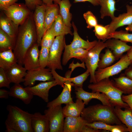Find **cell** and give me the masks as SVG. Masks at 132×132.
<instances>
[{
	"label": "cell",
	"mask_w": 132,
	"mask_h": 132,
	"mask_svg": "<svg viewBox=\"0 0 132 132\" xmlns=\"http://www.w3.org/2000/svg\"><path fill=\"white\" fill-rule=\"evenodd\" d=\"M50 48L41 47L39 51V62L40 67L45 68L47 66L49 58Z\"/></svg>",
	"instance_id": "40"
},
{
	"label": "cell",
	"mask_w": 132,
	"mask_h": 132,
	"mask_svg": "<svg viewBox=\"0 0 132 132\" xmlns=\"http://www.w3.org/2000/svg\"><path fill=\"white\" fill-rule=\"evenodd\" d=\"M76 97L83 101L87 105L92 99H96L99 101L103 105L112 106L108 97L105 94L99 92H89L84 90L82 87H74Z\"/></svg>",
	"instance_id": "11"
},
{
	"label": "cell",
	"mask_w": 132,
	"mask_h": 132,
	"mask_svg": "<svg viewBox=\"0 0 132 132\" xmlns=\"http://www.w3.org/2000/svg\"><path fill=\"white\" fill-rule=\"evenodd\" d=\"M61 0H55L54 3L58 4Z\"/></svg>",
	"instance_id": "55"
},
{
	"label": "cell",
	"mask_w": 132,
	"mask_h": 132,
	"mask_svg": "<svg viewBox=\"0 0 132 132\" xmlns=\"http://www.w3.org/2000/svg\"><path fill=\"white\" fill-rule=\"evenodd\" d=\"M53 31V23L45 32L41 40L40 46L50 48L55 39Z\"/></svg>",
	"instance_id": "38"
},
{
	"label": "cell",
	"mask_w": 132,
	"mask_h": 132,
	"mask_svg": "<svg viewBox=\"0 0 132 132\" xmlns=\"http://www.w3.org/2000/svg\"><path fill=\"white\" fill-rule=\"evenodd\" d=\"M101 130L89 127L85 124L83 127L81 132H102Z\"/></svg>",
	"instance_id": "48"
},
{
	"label": "cell",
	"mask_w": 132,
	"mask_h": 132,
	"mask_svg": "<svg viewBox=\"0 0 132 132\" xmlns=\"http://www.w3.org/2000/svg\"><path fill=\"white\" fill-rule=\"evenodd\" d=\"M116 114L121 123L125 125L129 132H132V111L130 107L122 110L118 106L114 107Z\"/></svg>",
	"instance_id": "27"
},
{
	"label": "cell",
	"mask_w": 132,
	"mask_h": 132,
	"mask_svg": "<svg viewBox=\"0 0 132 132\" xmlns=\"http://www.w3.org/2000/svg\"><path fill=\"white\" fill-rule=\"evenodd\" d=\"M59 14V7L58 4L54 3L50 6L45 5L44 15L45 33L52 26Z\"/></svg>",
	"instance_id": "24"
},
{
	"label": "cell",
	"mask_w": 132,
	"mask_h": 132,
	"mask_svg": "<svg viewBox=\"0 0 132 132\" xmlns=\"http://www.w3.org/2000/svg\"><path fill=\"white\" fill-rule=\"evenodd\" d=\"M18 27L13 52L17 63L23 65V59L28 50L37 43V36L33 14L28 17Z\"/></svg>",
	"instance_id": "1"
},
{
	"label": "cell",
	"mask_w": 132,
	"mask_h": 132,
	"mask_svg": "<svg viewBox=\"0 0 132 132\" xmlns=\"http://www.w3.org/2000/svg\"><path fill=\"white\" fill-rule=\"evenodd\" d=\"M64 120L63 132H81L85 122L80 116L67 117Z\"/></svg>",
	"instance_id": "23"
},
{
	"label": "cell",
	"mask_w": 132,
	"mask_h": 132,
	"mask_svg": "<svg viewBox=\"0 0 132 132\" xmlns=\"http://www.w3.org/2000/svg\"><path fill=\"white\" fill-rule=\"evenodd\" d=\"M72 25L74 30L73 39L70 44H65V51H68L78 48H82L89 50L95 45L97 41L95 40L90 42L88 40L86 41L83 40L79 35L77 28L73 22H72Z\"/></svg>",
	"instance_id": "15"
},
{
	"label": "cell",
	"mask_w": 132,
	"mask_h": 132,
	"mask_svg": "<svg viewBox=\"0 0 132 132\" xmlns=\"http://www.w3.org/2000/svg\"><path fill=\"white\" fill-rule=\"evenodd\" d=\"M44 4L47 6H50L53 4L55 0H42Z\"/></svg>",
	"instance_id": "53"
},
{
	"label": "cell",
	"mask_w": 132,
	"mask_h": 132,
	"mask_svg": "<svg viewBox=\"0 0 132 132\" xmlns=\"http://www.w3.org/2000/svg\"><path fill=\"white\" fill-rule=\"evenodd\" d=\"M85 105L83 100L79 99H77L75 102H70L66 104V106L62 108L65 117L80 116Z\"/></svg>",
	"instance_id": "22"
},
{
	"label": "cell",
	"mask_w": 132,
	"mask_h": 132,
	"mask_svg": "<svg viewBox=\"0 0 132 132\" xmlns=\"http://www.w3.org/2000/svg\"><path fill=\"white\" fill-rule=\"evenodd\" d=\"M11 83L6 71L0 68V88L5 87L10 89V84Z\"/></svg>",
	"instance_id": "42"
},
{
	"label": "cell",
	"mask_w": 132,
	"mask_h": 132,
	"mask_svg": "<svg viewBox=\"0 0 132 132\" xmlns=\"http://www.w3.org/2000/svg\"><path fill=\"white\" fill-rule=\"evenodd\" d=\"M31 125L33 132H49V122L48 117L39 112L33 114Z\"/></svg>",
	"instance_id": "19"
},
{
	"label": "cell",
	"mask_w": 132,
	"mask_h": 132,
	"mask_svg": "<svg viewBox=\"0 0 132 132\" xmlns=\"http://www.w3.org/2000/svg\"><path fill=\"white\" fill-rule=\"evenodd\" d=\"M59 85L55 80L50 81L43 82L31 87H26L25 88L33 96L39 97L45 102H49V90L52 87Z\"/></svg>",
	"instance_id": "12"
},
{
	"label": "cell",
	"mask_w": 132,
	"mask_h": 132,
	"mask_svg": "<svg viewBox=\"0 0 132 132\" xmlns=\"http://www.w3.org/2000/svg\"><path fill=\"white\" fill-rule=\"evenodd\" d=\"M71 73L70 71L67 72L65 75V77L74 84V87H82L83 83L90 75L89 71L87 69L83 74L72 78L70 77Z\"/></svg>",
	"instance_id": "36"
},
{
	"label": "cell",
	"mask_w": 132,
	"mask_h": 132,
	"mask_svg": "<svg viewBox=\"0 0 132 132\" xmlns=\"http://www.w3.org/2000/svg\"><path fill=\"white\" fill-rule=\"evenodd\" d=\"M87 126L98 130H102L111 132H127L128 129L126 126L122 123L119 125H113L101 122L96 121L92 123H85Z\"/></svg>",
	"instance_id": "25"
},
{
	"label": "cell",
	"mask_w": 132,
	"mask_h": 132,
	"mask_svg": "<svg viewBox=\"0 0 132 132\" xmlns=\"http://www.w3.org/2000/svg\"><path fill=\"white\" fill-rule=\"evenodd\" d=\"M88 88L92 90V92H99L105 94L109 99L110 102L113 106H118L124 109L129 107L122 99L123 93L115 86L113 80H110L109 78L90 84Z\"/></svg>",
	"instance_id": "3"
},
{
	"label": "cell",
	"mask_w": 132,
	"mask_h": 132,
	"mask_svg": "<svg viewBox=\"0 0 132 132\" xmlns=\"http://www.w3.org/2000/svg\"><path fill=\"white\" fill-rule=\"evenodd\" d=\"M6 108L8 114L5 122L17 132H33L31 125L33 114L15 106L9 105Z\"/></svg>",
	"instance_id": "4"
},
{
	"label": "cell",
	"mask_w": 132,
	"mask_h": 132,
	"mask_svg": "<svg viewBox=\"0 0 132 132\" xmlns=\"http://www.w3.org/2000/svg\"><path fill=\"white\" fill-rule=\"evenodd\" d=\"M95 35L99 40L104 42L109 39L110 33L108 25L105 26L98 24L94 27L93 31Z\"/></svg>",
	"instance_id": "37"
},
{
	"label": "cell",
	"mask_w": 132,
	"mask_h": 132,
	"mask_svg": "<svg viewBox=\"0 0 132 132\" xmlns=\"http://www.w3.org/2000/svg\"><path fill=\"white\" fill-rule=\"evenodd\" d=\"M124 73L128 77L132 79V65L125 69Z\"/></svg>",
	"instance_id": "50"
},
{
	"label": "cell",
	"mask_w": 132,
	"mask_h": 132,
	"mask_svg": "<svg viewBox=\"0 0 132 132\" xmlns=\"http://www.w3.org/2000/svg\"><path fill=\"white\" fill-rule=\"evenodd\" d=\"M115 86L123 93L127 95L132 94V79L124 73H121L118 77L114 78Z\"/></svg>",
	"instance_id": "26"
},
{
	"label": "cell",
	"mask_w": 132,
	"mask_h": 132,
	"mask_svg": "<svg viewBox=\"0 0 132 132\" xmlns=\"http://www.w3.org/2000/svg\"><path fill=\"white\" fill-rule=\"evenodd\" d=\"M45 5L36 6L33 14V19L36 27L37 36V43L40 46L42 38L45 33L44 15Z\"/></svg>",
	"instance_id": "13"
},
{
	"label": "cell",
	"mask_w": 132,
	"mask_h": 132,
	"mask_svg": "<svg viewBox=\"0 0 132 132\" xmlns=\"http://www.w3.org/2000/svg\"><path fill=\"white\" fill-rule=\"evenodd\" d=\"M83 16L86 21L88 28L91 29L98 24L96 17L91 11H87L83 14Z\"/></svg>",
	"instance_id": "41"
},
{
	"label": "cell",
	"mask_w": 132,
	"mask_h": 132,
	"mask_svg": "<svg viewBox=\"0 0 132 132\" xmlns=\"http://www.w3.org/2000/svg\"><path fill=\"white\" fill-rule=\"evenodd\" d=\"M53 31L55 36L69 34H73L71 28L64 23L61 15L59 14L53 23Z\"/></svg>",
	"instance_id": "33"
},
{
	"label": "cell",
	"mask_w": 132,
	"mask_h": 132,
	"mask_svg": "<svg viewBox=\"0 0 132 132\" xmlns=\"http://www.w3.org/2000/svg\"><path fill=\"white\" fill-rule=\"evenodd\" d=\"M121 98L123 101L127 103L132 111V94L127 95H122Z\"/></svg>",
	"instance_id": "46"
},
{
	"label": "cell",
	"mask_w": 132,
	"mask_h": 132,
	"mask_svg": "<svg viewBox=\"0 0 132 132\" xmlns=\"http://www.w3.org/2000/svg\"><path fill=\"white\" fill-rule=\"evenodd\" d=\"M0 29L6 33L15 43L18 27L6 16H1L0 18Z\"/></svg>",
	"instance_id": "28"
},
{
	"label": "cell",
	"mask_w": 132,
	"mask_h": 132,
	"mask_svg": "<svg viewBox=\"0 0 132 132\" xmlns=\"http://www.w3.org/2000/svg\"><path fill=\"white\" fill-rule=\"evenodd\" d=\"M126 30L127 31L132 32V24L129 25L125 28Z\"/></svg>",
	"instance_id": "54"
},
{
	"label": "cell",
	"mask_w": 132,
	"mask_h": 132,
	"mask_svg": "<svg viewBox=\"0 0 132 132\" xmlns=\"http://www.w3.org/2000/svg\"><path fill=\"white\" fill-rule=\"evenodd\" d=\"M131 65V63L127 54L123 55L115 64L104 68L97 69L95 72L96 82L117 75Z\"/></svg>",
	"instance_id": "7"
},
{
	"label": "cell",
	"mask_w": 132,
	"mask_h": 132,
	"mask_svg": "<svg viewBox=\"0 0 132 132\" xmlns=\"http://www.w3.org/2000/svg\"><path fill=\"white\" fill-rule=\"evenodd\" d=\"M100 0H74V2H88L94 6L100 5Z\"/></svg>",
	"instance_id": "47"
},
{
	"label": "cell",
	"mask_w": 132,
	"mask_h": 132,
	"mask_svg": "<svg viewBox=\"0 0 132 132\" xmlns=\"http://www.w3.org/2000/svg\"><path fill=\"white\" fill-rule=\"evenodd\" d=\"M12 49L0 52V68L5 71L17 63Z\"/></svg>",
	"instance_id": "30"
},
{
	"label": "cell",
	"mask_w": 132,
	"mask_h": 132,
	"mask_svg": "<svg viewBox=\"0 0 132 132\" xmlns=\"http://www.w3.org/2000/svg\"><path fill=\"white\" fill-rule=\"evenodd\" d=\"M15 43L10 37L0 29V52L10 49L13 50Z\"/></svg>",
	"instance_id": "35"
},
{
	"label": "cell",
	"mask_w": 132,
	"mask_h": 132,
	"mask_svg": "<svg viewBox=\"0 0 132 132\" xmlns=\"http://www.w3.org/2000/svg\"><path fill=\"white\" fill-rule=\"evenodd\" d=\"M115 3V0H100V13L101 19L106 16L110 17L111 19L114 18V12L116 10Z\"/></svg>",
	"instance_id": "32"
},
{
	"label": "cell",
	"mask_w": 132,
	"mask_h": 132,
	"mask_svg": "<svg viewBox=\"0 0 132 132\" xmlns=\"http://www.w3.org/2000/svg\"><path fill=\"white\" fill-rule=\"evenodd\" d=\"M9 96V91L6 89H0V98L1 99H7Z\"/></svg>",
	"instance_id": "49"
},
{
	"label": "cell",
	"mask_w": 132,
	"mask_h": 132,
	"mask_svg": "<svg viewBox=\"0 0 132 132\" xmlns=\"http://www.w3.org/2000/svg\"><path fill=\"white\" fill-rule=\"evenodd\" d=\"M61 105L44 110L49 122L50 132H63L64 118Z\"/></svg>",
	"instance_id": "9"
},
{
	"label": "cell",
	"mask_w": 132,
	"mask_h": 132,
	"mask_svg": "<svg viewBox=\"0 0 132 132\" xmlns=\"http://www.w3.org/2000/svg\"><path fill=\"white\" fill-rule=\"evenodd\" d=\"M9 96L22 100L26 104L31 102L33 95L20 84H14L10 88Z\"/></svg>",
	"instance_id": "21"
},
{
	"label": "cell",
	"mask_w": 132,
	"mask_h": 132,
	"mask_svg": "<svg viewBox=\"0 0 132 132\" xmlns=\"http://www.w3.org/2000/svg\"><path fill=\"white\" fill-rule=\"evenodd\" d=\"M53 77L55 80L63 88L65 81V77L59 75L56 72L55 70L51 69Z\"/></svg>",
	"instance_id": "44"
},
{
	"label": "cell",
	"mask_w": 132,
	"mask_h": 132,
	"mask_svg": "<svg viewBox=\"0 0 132 132\" xmlns=\"http://www.w3.org/2000/svg\"><path fill=\"white\" fill-rule=\"evenodd\" d=\"M51 69L39 67L37 68L27 71L24 78L23 85L26 87H31L36 81L46 82L54 80Z\"/></svg>",
	"instance_id": "10"
},
{
	"label": "cell",
	"mask_w": 132,
	"mask_h": 132,
	"mask_svg": "<svg viewBox=\"0 0 132 132\" xmlns=\"http://www.w3.org/2000/svg\"><path fill=\"white\" fill-rule=\"evenodd\" d=\"M127 55L132 65V46L130 49L127 52Z\"/></svg>",
	"instance_id": "52"
},
{
	"label": "cell",
	"mask_w": 132,
	"mask_h": 132,
	"mask_svg": "<svg viewBox=\"0 0 132 132\" xmlns=\"http://www.w3.org/2000/svg\"><path fill=\"white\" fill-rule=\"evenodd\" d=\"M18 0H0V9L10 6L16 3Z\"/></svg>",
	"instance_id": "45"
},
{
	"label": "cell",
	"mask_w": 132,
	"mask_h": 132,
	"mask_svg": "<svg viewBox=\"0 0 132 132\" xmlns=\"http://www.w3.org/2000/svg\"><path fill=\"white\" fill-rule=\"evenodd\" d=\"M66 44L65 35L56 36L50 48L49 58L47 66L51 69L63 68L61 62V57Z\"/></svg>",
	"instance_id": "5"
},
{
	"label": "cell",
	"mask_w": 132,
	"mask_h": 132,
	"mask_svg": "<svg viewBox=\"0 0 132 132\" xmlns=\"http://www.w3.org/2000/svg\"><path fill=\"white\" fill-rule=\"evenodd\" d=\"M39 47L37 43L34 44L28 50L24 55L23 65L27 71L40 67Z\"/></svg>",
	"instance_id": "16"
},
{
	"label": "cell",
	"mask_w": 132,
	"mask_h": 132,
	"mask_svg": "<svg viewBox=\"0 0 132 132\" xmlns=\"http://www.w3.org/2000/svg\"><path fill=\"white\" fill-rule=\"evenodd\" d=\"M59 7V14L64 22L67 26L71 28L72 14L70 12L71 4L69 0H61L58 4Z\"/></svg>",
	"instance_id": "31"
},
{
	"label": "cell",
	"mask_w": 132,
	"mask_h": 132,
	"mask_svg": "<svg viewBox=\"0 0 132 132\" xmlns=\"http://www.w3.org/2000/svg\"><path fill=\"white\" fill-rule=\"evenodd\" d=\"M65 77V81L63 90L60 94L55 99L48 102L47 104L48 108H52L63 104H66L73 102L71 97V91L74 84Z\"/></svg>",
	"instance_id": "17"
},
{
	"label": "cell",
	"mask_w": 132,
	"mask_h": 132,
	"mask_svg": "<svg viewBox=\"0 0 132 132\" xmlns=\"http://www.w3.org/2000/svg\"><path fill=\"white\" fill-rule=\"evenodd\" d=\"M114 38L120 39L126 43H130L132 44V33H130L126 30H121L115 31L110 33L109 39Z\"/></svg>",
	"instance_id": "39"
},
{
	"label": "cell",
	"mask_w": 132,
	"mask_h": 132,
	"mask_svg": "<svg viewBox=\"0 0 132 132\" xmlns=\"http://www.w3.org/2000/svg\"><path fill=\"white\" fill-rule=\"evenodd\" d=\"M105 43L107 48L111 50L116 60L120 59L123 53L127 52L131 47V46L128 45L127 43L116 38L109 39Z\"/></svg>",
	"instance_id": "18"
},
{
	"label": "cell",
	"mask_w": 132,
	"mask_h": 132,
	"mask_svg": "<svg viewBox=\"0 0 132 132\" xmlns=\"http://www.w3.org/2000/svg\"><path fill=\"white\" fill-rule=\"evenodd\" d=\"M6 71L11 83L20 84L24 82L27 70L22 65L17 63Z\"/></svg>",
	"instance_id": "20"
},
{
	"label": "cell",
	"mask_w": 132,
	"mask_h": 132,
	"mask_svg": "<svg viewBox=\"0 0 132 132\" xmlns=\"http://www.w3.org/2000/svg\"><path fill=\"white\" fill-rule=\"evenodd\" d=\"M89 50L82 48H78L68 51H65L63 53L62 64L66 65L68 61L74 58L84 62L87 58Z\"/></svg>",
	"instance_id": "29"
},
{
	"label": "cell",
	"mask_w": 132,
	"mask_h": 132,
	"mask_svg": "<svg viewBox=\"0 0 132 132\" xmlns=\"http://www.w3.org/2000/svg\"><path fill=\"white\" fill-rule=\"evenodd\" d=\"M100 56L97 69H103L111 65L116 60L111 50L108 48L106 49L104 53Z\"/></svg>",
	"instance_id": "34"
},
{
	"label": "cell",
	"mask_w": 132,
	"mask_h": 132,
	"mask_svg": "<svg viewBox=\"0 0 132 132\" xmlns=\"http://www.w3.org/2000/svg\"><path fill=\"white\" fill-rule=\"evenodd\" d=\"M126 8V12L120 14L117 17L115 16L108 24L110 34L120 27L132 24V5L127 4Z\"/></svg>",
	"instance_id": "14"
},
{
	"label": "cell",
	"mask_w": 132,
	"mask_h": 132,
	"mask_svg": "<svg viewBox=\"0 0 132 132\" xmlns=\"http://www.w3.org/2000/svg\"><path fill=\"white\" fill-rule=\"evenodd\" d=\"M114 107L98 104L84 108L80 116L86 123L99 121L109 124L122 123L116 114Z\"/></svg>",
	"instance_id": "2"
},
{
	"label": "cell",
	"mask_w": 132,
	"mask_h": 132,
	"mask_svg": "<svg viewBox=\"0 0 132 132\" xmlns=\"http://www.w3.org/2000/svg\"><path fill=\"white\" fill-rule=\"evenodd\" d=\"M6 16L18 27L31 13L30 10L26 5L15 3L1 9Z\"/></svg>",
	"instance_id": "8"
},
{
	"label": "cell",
	"mask_w": 132,
	"mask_h": 132,
	"mask_svg": "<svg viewBox=\"0 0 132 132\" xmlns=\"http://www.w3.org/2000/svg\"><path fill=\"white\" fill-rule=\"evenodd\" d=\"M106 47V43L99 40L95 45L89 50L87 56L84 61L85 63L87 69L90 72V83L97 82L95 77V72L97 68L100 53Z\"/></svg>",
	"instance_id": "6"
},
{
	"label": "cell",
	"mask_w": 132,
	"mask_h": 132,
	"mask_svg": "<svg viewBox=\"0 0 132 132\" xmlns=\"http://www.w3.org/2000/svg\"><path fill=\"white\" fill-rule=\"evenodd\" d=\"M25 4L30 10H35L37 5L43 4L42 0H24Z\"/></svg>",
	"instance_id": "43"
},
{
	"label": "cell",
	"mask_w": 132,
	"mask_h": 132,
	"mask_svg": "<svg viewBox=\"0 0 132 132\" xmlns=\"http://www.w3.org/2000/svg\"><path fill=\"white\" fill-rule=\"evenodd\" d=\"M6 127V132H17L16 130L11 126L9 125L6 122H5Z\"/></svg>",
	"instance_id": "51"
}]
</instances>
